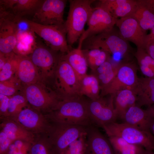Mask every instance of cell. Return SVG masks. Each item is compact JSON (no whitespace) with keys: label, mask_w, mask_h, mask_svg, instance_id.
I'll return each mask as SVG.
<instances>
[{"label":"cell","mask_w":154,"mask_h":154,"mask_svg":"<svg viewBox=\"0 0 154 154\" xmlns=\"http://www.w3.org/2000/svg\"><path fill=\"white\" fill-rule=\"evenodd\" d=\"M133 91L137 96V106L140 107L154 104V78H139Z\"/></svg>","instance_id":"cell-24"},{"label":"cell","mask_w":154,"mask_h":154,"mask_svg":"<svg viewBox=\"0 0 154 154\" xmlns=\"http://www.w3.org/2000/svg\"><path fill=\"white\" fill-rule=\"evenodd\" d=\"M50 121L46 135L57 154H61L72 143L86 134L88 126Z\"/></svg>","instance_id":"cell-4"},{"label":"cell","mask_w":154,"mask_h":154,"mask_svg":"<svg viewBox=\"0 0 154 154\" xmlns=\"http://www.w3.org/2000/svg\"><path fill=\"white\" fill-rule=\"evenodd\" d=\"M29 154H57L46 135H37L31 143Z\"/></svg>","instance_id":"cell-30"},{"label":"cell","mask_w":154,"mask_h":154,"mask_svg":"<svg viewBox=\"0 0 154 154\" xmlns=\"http://www.w3.org/2000/svg\"><path fill=\"white\" fill-rule=\"evenodd\" d=\"M77 96L60 101L52 111L46 115L51 121L86 126L94 125L88 110V100Z\"/></svg>","instance_id":"cell-1"},{"label":"cell","mask_w":154,"mask_h":154,"mask_svg":"<svg viewBox=\"0 0 154 154\" xmlns=\"http://www.w3.org/2000/svg\"><path fill=\"white\" fill-rule=\"evenodd\" d=\"M102 128L108 137H119L130 143L141 146L147 151L154 150V136L150 131L124 123L116 122L106 125Z\"/></svg>","instance_id":"cell-3"},{"label":"cell","mask_w":154,"mask_h":154,"mask_svg":"<svg viewBox=\"0 0 154 154\" xmlns=\"http://www.w3.org/2000/svg\"><path fill=\"white\" fill-rule=\"evenodd\" d=\"M137 1L102 0L99 5L106 9L116 19L130 16L135 9Z\"/></svg>","instance_id":"cell-22"},{"label":"cell","mask_w":154,"mask_h":154,"mask_svg":"<svg viewBox=\"0 0 154 154\" xmlns=\"http://www.w3.org/2000/svg\"><path fill=\"white\" fill-rule=\"evenodd\" d=\"M1 130L4 132L13 142L21 140L32 143L36 135L28 131L12 118H0Z\"/></svg>","instance_id":"cell-21"},{"label":"cell","mask_w":154,"mask_h":154,"mask_svg":"<svg viewBox=\"0 0 154 154\" xmlns=\"http://www.w3.org/2000/svg\"><path fill=\"white\" fill-rule=\"evenodd\" d=\"M67 1L44 0L31 20L41 25L65 28L63 15Z\"/></svg>","instance_id":"cell-9"},{"label":"cell","mask_w":154,"mask_h":154,"mask_svg":"<svg viewBox=\"0 0 154 154\" xmlns=\"http://www.w3.org/2000/svg\"><path fill=\"white\" fill-rule=\"evenodd\" d=\"M10 117L25 129L36 136L46 135L50 125V121L45 114L29 105L16 116Z\"/></svg>","instance_id":"cell-11"},{"label":"cell","mask_w":154,"mask_h":154,"mask_svg":"<svg viewBox=\"0 0 154 154\" xmlns=\"http://www.w3.org/2000/svg\"><path fill=\"white\" fill-rule=\"evenodd\" d=\"M101 87L99 81L94 74H86L80 81L79 95L85 96L90 100H93L100 97Z\"/></svg>","instance_id":"cell-27"},{"label":"cell","mask_w":154,"mask_h":154,"mask_svg":"<svg viewBox=\"0 0 154 154\" xmlns=\"http://www.w3.org/2000/svg\"><path fill=\"white\" fill-rule=\"evenodd\" d=\"M21 82L15 76L7 80L0 82V94L9 97L17 94L21 88Z\"/></svg>","instance_id":"cell-32"},{"label":"cell","mask_w":154,"mask_h":154,"mask_svg":"<svg viewBox=\"0 0 154 154\" xmlns=\"http://www.w3.org/2000/svg\"><path fill=\"white\" fill-rule=\"evenodd\" d=\"M154 119V113L151 108L144 110L135 105L127 110L122 119L123 123L150 131V127Z\"/></svg>","instance_id":"cell-20"},{"label":"cell","mask_w":154,"mask_h":154,"mask_svg":"<svg viewBox=\"0 0 154 154\" xmlns=\"http://www.w3.org/2000/svg\"><path fill=\"white\" fill-rule=\"evenodd\" d=\"M150 131L154 136V119L152 121L150 127Z\"/></svg>","instance_id":"cell-42"},{"label":"cell","mask_w":154,"mask_h":154,"mask_svg":"<svg viewBox=\"0 0 154 154\" xmlns=\"http://www.w3.org/2000/svg\"><path fill=\"white\" fill-rule=\"evenodd\" d=\"M108 139L115 154H145L146 152L143 147L130 143L121 137L110 136Z\"/></svg>","instance_id":"cell-28"},{"label":"cell","mask_w":154,"mask_h":154,"mask_svg":"<svg viewBox=\"0 0 154 154\" xmlns=\"http://www.w3.org/2000/svg\"><path fill=\"white\" fill-rule=\"evenodd\" d=\"M130 16L137 20L144 31L151 29L154 26V10L146 0L137 1L135 7Z\"/></svg>","instance_id":"cell-25"},{"label":"cell","mask_w":154,"mask_h":154,"mask_svg":"<svg viewBox=\"0 0 154 154\" xmlns=\"http://www.w3.org/2000/svg\"><path fill=\"white\" fill-rule=\"evenodd\" d=\"M13 142L2 130L0 132V154H6L10 145Z\"/></svg>","instance_id":"cell-37"},{"label":"cell","mask_w":154,"mask_h":154,"mask_svg":"<svg viewBox=\"0 0 154 154\" xmlns=\"http://www.w3.org/2000/svg\"><path fill=\"white\" fill-rule=\"evenodd\" d=\"M24 95L16 94L10 97L8 110V117H12L18 114L29 105Z\"/></svg>","instance_id":"cell-31"},{"label":"cell","mask_w":154,"mask_h":154,"mask_svg":"<svg viewBox=\"0 0 154 154\" xmlns=\"http://www.w3.org/2000/svg\"><path fill=\"white\" fill-rule=\"evenodd\" d=\"M151 31L150 33L147 35L146 39V44L149 41L154 39V26L151 29Z\"/></svg>","instance_id":"cell-41"},{"label":"cell","mask_w":154,"mask_h":154,"mask_svg":"<svg viewBox=\"0 0 154 154\" xmlns=\"http://www.w3.org/2000/svg\"><path fill=\"white\" fill-rule=\"evenodd\" d=\"M32 31L42 38L55 51L66 53L70 49L66 37L65 28L54 26L44 25L25 18Z\"/></svg>","instance_id":"cell-8"},{"label":"cell","mask_w":154,"mask_h":154,"mask_svg":"<svg viewBox=\"0 0 154 154\" xmlns=\"http://www.w3.org/2000/svg\"><path fill=\"white\" fill-rule=\"evenodd\" d=\"M87 146L85 154H115L108 139L97 127L88 126L86 132Z\"/></svg>","instance_id":"cell-18"},{"label":"cell","mask_w":154,"mask_h":154,"mask_svg":"<svg viewBox=\"0 0 154 154\" xmlns=\"http://www.w3.org/2000/svg\"><path fill=\"white\" fill-rule=\"evenodd\" d=\"M149 5L154 10V0H146Z\"/></svg>","instance_id":"cell-43"},{"label":"cell","mask_w":154,"mask_h":154,"mask_svg":"<svg viewBox=\"0 0 154 154\" xmlns=\"http://www.w3.org/2000/svg\"><path fill=\"white\" fill-rule=\"evenodd\" d=\"M116 25L123 39L133 43L137 48L145 49L147 35L134 18L129 16L118 19Z\"/></svg>","instance_id":"cell-16"},{"label":"cell","mask_w":154,"mask_h":154,"mask_svg":"<svg viewBox=\"0 0 154 154\" xmlns=\"http://www.w3.org/2000/svg\"><path fill=\"white\" fill-rule=\"evenodd\" d=\"M66 61L75 71L80 80L87 74V62L82 47L70 49L67 53L60 57Z\"/></svg>","instance_id":"cell-23"},{"label":"cell","mask_w":154,"mask_h":154,"mask_svg":"<svg viewBox=\"0 0 154 154\" xmlns=\"http://www.w3.org/2000/svg\"><path fill=\"white\" fill-rule=\"evenodd\" d=\"M113 96L114 107L117 118L122 119L127 110L135 105L136 95L133 90L124 89L118 91Z\"/></svg>","instance_id":"cell-26"},{"label":"cell","mask_w":154,"mask_h":154,"mask_svg":"<svg viewBox=\"0 0 154 154\" xmlns=\"http://www.w3.org/2000/svg\"><path fill=\"white\" fill-rule=\"evenodd\" d=\"M94 0H70L67 19L64 27L67 40L70 46L78 39L84 33L93 9L91 5Z\"/></svg>","instance_id":"cell-2"},{"label":"cell","mask_w":154,"mask_h":154,"mask_svg":"<svg viewBox=\"0 0 154 154\" xmlns=\"http://www.w3.org/2000/svg\"><path fill=\"white\" fill-rule=\"evenodd\" d=\"M136 70L134 66L129 63L118 65L116 74L113 80L101 90L100 96L109 94L114 95L118 91L124 89L133 90L138 81Z\"/></svg>","instance_id":"cell-13"},{"label":"cell","mask_w":154,"mask_h":154,"mask_svg":"<svg viewBox=\"0 0 154 154\" xmlns=\"http://www.w3.org/2000/svg\"><path fill=\"white\" fill-rule=\"evenodd\" d=\"M54 52L51 48L39 44L29 56L37 68L41 79L44 80L54 76L60 58H57Z\"/></svg>","instance_id":"cell-15"},{"label":"cell","mask_w":154,"mask_h":154,"mask_svg":"<svg viewBox=\"0 0 154 154\" xmlns=\"http://www.w3.org/2000/svg\"><path fill=\"white\" fill-rule=\"evenodd\" d=\"M44 0H0V9L7 11L17 18L33 16Z\"/></svg>","instance_id":"cell-17"},{"label":"cell","mask_w":154,"mask_h":154,"mask_svg":"<svg viewBox=\"0 0 154 154\" xmlns=\"http://www.w3.org/2000/svg\"><path fill=\"white\" fill-rule=\"evenodd\" d=\"M11 54H6L0 52V70L7 62Z\"/></svg>","instance_id":"cell-40"},{"label":"cell","mask_w":154,"mask_h":154,"mask_svg":"<svg viewBox=\"0 0 154 154\" xmlns=\"http://www.w3.org/2000/svg\"></svg>","instance_id":"cell-45"},{"label":"cell","mask_w":154,"mask_h":154,"mask_svg":"<svg viewBox=\"0 0 154 154\" xmlns=\"http://www.w3.org/2000/svg\"><path fill=\"white\" fill-rule=\"evenodd\" d=\"M17 67L15 76L24 85L40 82L42 79L37 67L30 57L16 54Z\"/></svg>","instance_id":"cell-19"},{"label":"cell","mask_w":154,"mask_h":154,"mask_svg":"<svg viewBox=\"0 0 154 154\" xmlns=\"http://www.w3.org/2000/svg\"><path fill=\"white\" fill-rule=\"evenodd\" d=\"M10 97L0 94V118L8 116V110Z\"/></svg>","instance_id":"cell-38"},{"label":"cell","mask_w":154,"mask_h":154,"mask_svg":"<svg viewBox=\"0 0 154 154\" xmlns=\"http://www.w3.org/2000/svg\"><path fill=\"white\" fill-rule=\"evenodd\" d=\"M117 20L100 5L93 8L87 23L88 28L79 38L78 46L82 47L84 41L89 37L112 29Z\"/></svg>","instance_id":"cell-10"},{"label":"cell","mask_w":154,"mask_h":154,"mask_svg":"<svg viewBox=\"0 0 154 154\" xmlns=\"http://www.w3.org/2000/svg\"><path fill=\"white\" fill-rule=\"evenodd\" d=\"M53 77L57 94L60 100L81 96L80 80L70 65L60 57Z\"/></svg>","instance_id":"cell-5"},{"label":"cell","mask_w":154,"mask_h":154,"mask_svg":"<svg viewBox=\"0 0 154 154\" xmlns=\"http://www.w3.org/2000/svg\"><path fill=\"white\" fill-rule=\"evenodd\" d=\"M18 29L15 17L0 9V52L9 54L14 52L17 43Z\"/></svg>","instance_id":"cell-14"},{"label":"cell","mask_w":154,"mask_h":154,"mask_svg":"<svg viewBox=\"0 0 154 154\" xmlns=\"http://www.w3.org/2000/svg\"><path fill=\"white\" fill-rule=\"evenodd\" d=\"M145 49L148 54L154 60V39L149 41L147 43Z\"/></svg>","instance_id":"cell-39"},{"label":"cell","mask_w":154,"mask_h":154,"mask_svg":"<svg viewBox=\"0 0 154 154\" xmlns=\"http://www.w3.org/2000/svg\"><path fill=\"white\" fill-rule=\"evenodd\" d=\"M88 106L89 115L94 126L102 128L106 125L115 122L117 118L113 95L108 98L100 96L96 99L90 100Z\"/></svg>","instance_id":"cell-12"},{"label":"cell","mask_w":154,"mask_h":154,"mask_svg":"<svg viewBox=\"0 0 154 154\" xmlns=\"http://www.w3.org/2000/svg\"><path fill=\"white\" fill-rule=\"evenodd\" d=\"M139 66H147L154 72V60L143 48H137L135 54Z\"/></svg>","instance_id":"cell-35"},{"label":"cell","mask_w":154,"mask_h":154,"mask_svg":"<svg viewBox=\"0 0 154 154\" xmlns=\"http://www.w3.org/2000/svg\"><path fill=\"white\" fill-rule=\"evenodd\" d=\"M145 154H154L153 151H149L146 150Z\"/></svg>","instance_id":"cell-44"},{"label":"cell","mask_w":154,"mask_h":154,"mask_svg":"<svg viewBox=\"0 0 154 154\" xmlns=\"http://www.w3.org/2000/svg\"><path fill=\"white\" fill-rule=\"evenodd\" d=\"M87 146L86 133L70 144L61 154H85Z\"/></svg>","instance_id":"cell-34"},{"label":"cell","mask_w":154,"mask_h":154,"mask_svg":"<svg viewBox=\"0 0 154 154\" xmlns=\"http://www.w3.org/2000/svg\"><path fill=\"white\" fill-rule=\"evenodd\" d=\"M110 60L109 58L93 71L99 81L101 89L111 82L117 72L118 65H114Z\"/></svg>","instance_id":"cell-29"},{"label":"cell","mask_w":154,"mask_h":154,"mask_svg":"<svg viewBox=\"0 0 154 154\" xmlns=\"http://www.w3.org/2000/svg\"><path fill=\"white\" fill-rule=\"evenodd\" d=\"M42 84L25 85L23 94L30 106L46 114L55 108L60 100L56 93L48 91Z\"/></svg>","instance_id":"cell-6"},{"label":"cell","mask_w":154,"mask_h":154,"mask_svg":"<svg viewBox=\"0 0 154 154\" xmlns=\"http://www.w3.org/2000/svg\"><path fill=\"white\" fill-rule=\"evenodd\" d=\"M85 49L99 48L118 58L127 52L128 46L127 41L113 29L88 38L83 42Z\"/></svg>","instance_id":"cell-7"},{"label":"cell","mask_w":154,"mask_h":154,"mask_svg":"<svg viewBox=\"0 0 154 154\" xmlns=\"http://www.w3.org/2000/svg\"><path fill=\"white\" fill-rule=\"evenodd\" d=\"M15 55L14 52L11 53L7 62L0 70V82L10 79L15 74L17 67Z\"/></svg>","instance_id":"cell-33"},{"label":"cell","mask_w":154,"mask_h":154,"mask_svg":"<svg viewBox=\"0 0 154 154\" xmlns=\"http://www.w3.org/2000/svg\"><path fill=\"white\" fill-rule=\"evenodd\" d=\"M83 51L88 66L93 71H94L97 68V63L101 50L99 48H93L83 50Z\"/></svg>","instance_id":"cell-36"}]
</instances>
